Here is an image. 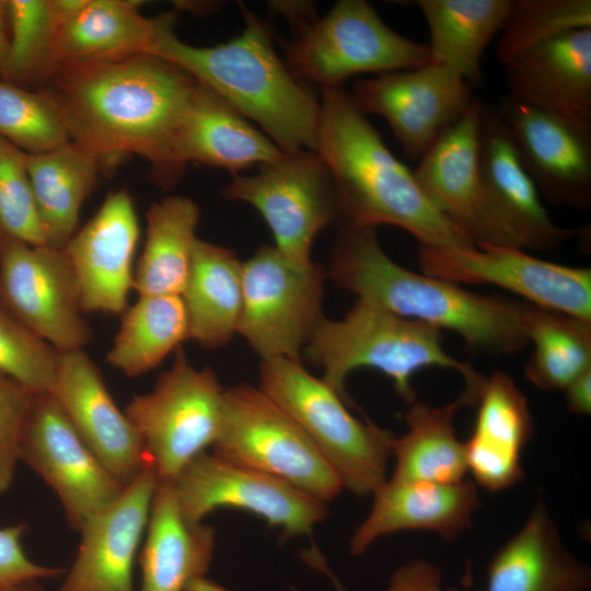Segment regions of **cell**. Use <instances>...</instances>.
I'll return each instance as SVG.
<instances>
[{
	"label": "cell",
	"mask_w": 591,
	"mask_h": 591,
	"mask_svg": "<svg viewBox=\"0 0 591 591\" xmlns=\"http://www.w3.org/2000/svg\"><path fill=\"white\" fill-rule=\"evenodd\" d=\"M198 205L184 196H166L146 212L143 250L134 269L139 296H181L192 266Z\"/></svg>",
	"instance_id": "obj_32"
},
{
	"label": "cell",
	"mask_w": 591,
	"mask_h": 591,
	"mask_svg": "<svg viewBox=\"0 0 591 591\" xmlns=\"http://www.w3.org/2000/svg\"><path fill=\"white\" fill-rule=\"evenodd\" d=\"M497 111L538 193L557 207L591 205V130L503 96Z\"/></svg>",
	"instance_id": "obj_18"
},
{
	"label": "cell",
	"mask_w": 591,
	"mask_h": 591,
	"mask_svg": "<svg viewBox=\"0 0 591 591\" xmlns=\"http://www.w3.org/2000/svg\"><path fill=\"white\" fill-rule=\"evenodd\" d=\"M590 589V568L567 549L542 499L535 501L523 525L497 551L487 567L485 591Z\"/></svg>",
	"instance_id": "obj_25"
},
{
	"label": "cell",
	"mask_w": 591,
	"mask_h": 591,
	"mask_svg": "<svg viewBox=\"0 0 591 591\" xmlns=\"http://www.w3.org/2000/svg\"><path fill=\"white\" fill-rule=\"evenodd\" d=\"M478 160L491 201L522 250L552 251L579 234V229L559 227L551 219L496 105L485 102Z\"/></svg>",
	"instance_id": "obj_22"
},
{
	"label": "cell",
	"mask_w": 591,
	"mask_h": 591,
	"mask_svg": "<svg viewBox=\"0 0 591 591\" xmlns=\"http://www.w3.org/2000/svg\"><path fill=\"white\" fill-rule=\"evenodd\" d=\"M155 24L157 18H146L137 1L76 0L57 31L50 72L61 66L147 54Z\"/></svg>",
	"instance_id": "obj_27"
},
{
	"label": "cell",
	"mask_w": 591,
	"mask_h": 591,
	"mask_svg": "<svg viewBox=\"0 0 591 591\" xmlns=\"http://www.w3.org/2000/svg\"><path fill=\"white\" fill-rule=\"evenodd\" d=\"M243 32L230 40L197 47L174 33V13L157 16L147 54L183 69L252 119L285 153L315 151L320 102L293 78L275 50L267 25L240 4Z\"/></svg>",
	"instance_id": "obj_4"
},
{
	"label": "cell",
	"mask_w": 591,
	"mask_h": 591,
	"mask_svg": "<svg viewBox=\"0 0 591 591\" xmlns=\"http://www.w3.org/2000/svg\"><path fill=\"white\" fill-rule=\"evenodd\" d=\"M442 339L439 328L357 299L341 320L323 315L303 351L322 369V380L347 402L345 381L357 369L369 368L383 373L409 405L417 396L412 384L414 375L427 368H441L460 373L465 382L461 395L468 406L476 404L485 375L449 355Z\"/></svg>",
	"instance_id": "obj_5"
},
{
	"label": "cell",
	"mask_w": 591,
	"mask_h": 591,
	"mask_svg": "<svg viewBox=\"0 0 591 591\" xmlns=\"http://www.w3.org/2000/svg\"><path fill=\"white\" fill-rule=\"evenodd\" d=\"M211 452L326 503L344 489L298 424L259 386L248 383L224 390L222 424Z\"/></svg>",
	"instance_id": "obj_8"
},
{
	"label": "cell",
	"mask_w": 591,
	"mask_h": 591,
	"mask_svg": "<svg viewBox=\"0 0 591 591\" xmlns=\"http://www.w3.org/2000/svg\"><path fill=\"white\" fill-rule=\"evenodd\" d=\"M325 271L297 264L262 245L243 263V301L237 333L262 358L300 356L322 314Z\"/></svg>",
	"instance_id": "obj_10"
},
{
	"label": "cell",
	"mask_w": 591,
	"mask_h": 591,
	"mask_svg": "<svg viewBox=\"0 0 591 591\" xmlns=\"http://www.w3.org/2000/svg\"><path fill=\"white\" fill-rule=\"evenodd\" d=\"M10 26L8 82L39 86L51 70L53 44L76 0H7Z\"/></svg>",
	"instance_id": "obj_36"
},
{
	"label": "cell",
	"mask_w": 591,
	"mask_h": 591,
	"mask_svg": "<svg viewBox=\"0 0 591 591\" xmlns=\"http://www.w3.org/2000/svg\"><path fill=\"white\" fill-rule=\"evenodd\" d=\"M328 275L358 299L457 334L471 351L512 355L530 345V303L474 293L454 282L409 270L386 255L375 229L338 228Z\"/></svg>",
	"instance_id": "obj_2"
},
{
	"label": "cell",
	"mask_w": 591,
	"mask_h": 591,
	"mask_svg": "<svg viewBox=\"0 0 591 591\" xmlns=\"http://www.w3.org/2000/svg\"><path fill=\"white\" fill-rule=\"evenodd\" d=\"M10 26L7 0H0V80L9 78Z\"/></svg>",
	"instance_id": "obj_46"
},
{
	"label": "cell",
	"mask_w": 591,
	"mask_h": 591,
	"mask_svg": "<svg viewBox=\"0 0 591 591\" xmlns=\"http://www.w3.org/2000/svg\"><path fill=\"white\" fill-rule=\"evenodd\" d=\"M20 460L58 496L68 523L80 531L124 489L78 434L51 393L37 394Z\"/></svg>",
	"instance_id": "obj_17"
},
{
	"label": "cell",
	"mask_w": 591,
	"mask_h": 591,
	"mask_svg": "<svg viewBox=\"0 0 591 591\" xmlns=\"http://www.w3.org/2000/svg\"><path fill=\"white\" fill-rule=\"evenodd\" d=\"M222 389L216 372L195 369L185 351L154 389L136 395L125 414L136 428L159 483L172 484L185 466L215 443L223 415Z\"/></svg>",
	"instance_id": "obj_9"
},
{
	"label": "cell",
	"mask_w": 591,
	"mask_h": 591,
	"mask_svg": "<svg viewBox=\"0 0 591 591\" xmlns=\"http://www.w3.org/2000/svg\"><path fill=\"white\" fill-rule=\"evenodd\" d=\"M322 92L315 151L335 185L337 228L389 224L421 246H475L429 201L414 172L390 151L350 92Z\"/></svg>",
	"instance_id": "obj_3"
},
{
	"label": "cell",
	"mask_w": 591,
	"mask_h": 591,
	"mask_svg": "<svg viewBox=\"0 0 591 591\" xmlns=\"http://www.w3.org/2000/svg\"><path fill=\"white\" fill-rule=\"evenodd\" d=\"M482 107L483 101L474 97L464 116L438 138L413 172L429 201L474 245L521 248L495 208L479 166Z\"/></svg>",
	"instance_id": "obj_15"
},
{
	"label": "cell",
	"mask_w": 591,
	"mask_h": 591,
	"mask_svg": "<svg viewBox=\"0 0 591 591\" xmlns=\"http://www.w3.org/2000/svg\"><path fill=\"white\" fill-rule=\"evenodd\" d=\"M366 519L349 540V552L359 556L381 536L402 530H422L452 542L467 530L482 501L471 479L440 484L386 479L371 494Z\"/></svg>",
	"instance_id": "obj_24"
},
{
	"label": "cell",
	"mask_w": 591,
	"mask_h": 591,
	"mask_svg": "<svg viewBox=\"0 0 591 591\" xmlns=\"http://www.w3.org/2000/svg\"><path fill=\"white\" fill-rule=\"evenodd\" d=\"M564 391L570 413L589 415L591 413V368L571 381Z\"/></svg>",
	"instance_id": "obj_45"
},
{
	"label": "cell",
	"mask_w": 591,
	"mask_h": 591,
	"mask_svg": "<svg viewBox=\"0 0 591 591\" xmlns=\"http://www.w3.org/2000/svg\"><path fill=\"white\" fill-rule=\"evenodd\" d=\"M175 155L184 170L187 163L198 162L225 169L233 175L277 161L285 153L230 103L198 82Z\"/></svg>",
	"instance_id": "obj_26"
},
{
	"label": "cell",
	"mask_w": 591,
	"mask_h": 591,
	"mask_svg": "<svg viewBox=\"0 0 591 591\" xmlns=\"http://www.w3.org/2000/svg\"><path fill=\"white\" fill-rule=\"evenodd\" d=\"M421 273L454 282L487 283L522 301L591 321V269L532 256L524 250L480 243L475 246H419Z\"/></svg>",
	"instance_id": "obj_12"
},
{
	"label": "cell",
	"mask_w": 591,
	"mask_h": 591,
	"mask_svg": "<svg viewBox=\"0 0 591 591\" xmlns=\"http://www.w3.org/2000/svg\"><path fill=\"white\" fill-rule=\"evenodd\" d=\"M350 94L361 113L382 116L405 155L418 160L475 97L463 78L433 61L358 80Z\"/></svg>",
	"instance_id": "obj_16"
},
{
	"label": "cell",
	"mask_w": 591,
	"mask_h": 591,
	"mask_svg": "<svg viewBox=\"0 0 591 591\" xmlns=\"http://www.w3.org/2000/svg\"><path fill=\"white\" fill-rule=\"evenodd\" d=\"M188 339V321L181 296H139L123 312L119 329L106 356L127 376L157 368Z\"/></svg>",
	"instance_id": "obj_34"
},
{
	"label": "cell",
	"mask_w": 591,
	"mask_h": 591,
	"mask_svg": "<svg viewBox=\"0 0 591 591\" xmlns=\"http://www.w3.org/2000/svg\"><path fill=\"white\" fill-rule=\"evenodd\" d=\"M102 164L96 154L71 140L47 152L26 153L46 245L63 248L76 233L81 207L96 184Z\"/></svg>",
	"instance_id": "obj_30"
},
{
	"label": "cell",
	"mask_w": 591,
	"mask_h": 591,
	"mask_svg": "<svg viewBox=\"0 0 591 591\" xmlns=\"http://www.w3.org/2000/svg\"><path fill=\"white\" fill-rule=\"evenodd\" d=\"M466 406L460 395L444 406L414 401L404 415L407 431L394 437L392 456L395 470L392 479L440 484L465 479L467 467L464 444L453 425L459 409Z\"/></svg>",
	"instance_id": "obj_33"
},
{
	"label": "cell",
	"mask_w": 591,
	"mask_h": 591,
	"mask_svg": "<svg viewBox=\"0 0 591 591\" xmlns=\"http://www.w3.org/2000/svg\"><path fill=\"white\" fill-rule=\"evenodd\" d=\"M473 432L465 445L501 454L521 456L534 433L529 402L513 379L495 371L480 386Z\"/></svg>",
	"instance_id": "obj_37"
},
{
	"label": "cell",
	"mask_w": 591,
	"mask_h": 591,
	"mask_svg": "<svg viewBox=\"0 0 591 591\" xmlns=\"http://www.w3.org/2000/svg\"><path fill=\"white\" fill-rule=\"evenodd\" d=\"M140 228L126 189L109 193L97 212L63 247L83 313L123 314L134 290V257Z\"/></svg>",
	"instance_id": "obj_20"
},
{
	"label": "cell",
	"mask_w": 591,
	"mask_h": 591,
	"mask_svg": "<svg viewBox=\"0 0 591 591\" xmlns=\"http://www.w3.org/2000/svg\"><path fill=\"white\" fill-rule=\"evenodd\" d=\"M0 137L26 153H43L70 141L46 93L0 80Z\"/></svg>",
	"instance_id": "obj_39"
},
{
	"label": "cell",
	"mask_w": 591,
	"mask_h": 591,
	"mask_svg": "<svg viewBox=\"0 0 591 591\" xmlns=\"http://www.w3.org/2000/svg\"><path fill=\"white\" fill-rule=\"evenodd\" d=\"M429 31L430 61L479 86L485 50L501 31L511 0H417Z\"/></svg>",
	"instance_id": "obj_31"
},
{
	"label": "cell",
	"mask_w": 591,
	"mask_h": 591,
	"mask_svg": "<svg viewBox=\"0 0 591 591\" xmlns=\"http://www.w3.org/2000/svg\"><path fill=\"white\" fill-rule=\"evenodd\" d=\"M159 480L150 464L80 529L81 543L57 591H134L132 568Z\"/></svg>",
	"instance_id": "obj_19"
},
{
	"label": "cell",
	"mask_w": 591,
	"mask_h": 591,
	"mask_svg": "<svg viewBox=\"0 0 591 591\" xmlns=\"http://www.w3.org/2000/svg\"><path fill=\"white\" fill-rule=\"evenodd\" d=\"M385 591L447 590L442 587V569L438 565L425 559H415L393 572Z\"/></svg>",
	"instance_id": "obj_44"
},
{
	"label": "cell",
	"mask_w": 591,
	"mask_h": 591,
	"mask_svg": "<svg viewBox=\"0 0 591 591\" xmlns=\"http://www.w3.org/2000/svg\"><path fill=\"white\" fill-rule=\"evenodd\" d=\"M259 387L302 429L336 472L343 487L359 497L386 480L394 436L355 417L343 398L301 361L262 360Z\"/></svg>",
	"instance_id": "obj_6"
},
{
	"label": "cell",
	"mask_w": 591,
	"mask_h": 591,
	"mask_svg": "<svg viewBox=\"0 0 591 591\" xmlns=\"http://www.w3.org/2000/svg\"><path fill=\"white\" fill-rule=\"evenodd\" d=\"M178 509L190 524L220 508L248 511L286 537L311 534L328 513L326 502L270 475L212 452L189 462L172 483Z\"/></svg>",
	"instance_id": "obj_13"
},
{
	"label": "cell",
	"mask_w": 591,
	"mask_h": 591,
	"mask_svg": "<svg viewBox=\"0 0 591 591\" xmlns=\"http://www.w3.org/2000/svg\"><path fill=\"white\" fill-rule=\"evenodd\" d=\"M198 81L151 54L55 68L38 90L57 107L70 140L102 162L136 154L167 189L182 177L176 141Z\"/></svg>",
	"instance_id": "obj_1"
},
{
	"label": "cell",
	"mask_w": 591,
	"mask_h": 591,
	"mask_svg": "<svg viewBox=\"0 0 591 591\" xmlns=\"http://www.w3.org/2000/svg\"><path fill=\"white\" fill-rule=\"evenodd\" d=\"M0 228L32 245L46 244L26 167V152L0 137Z\"/></svg>",
	"instance_id": "obj_41"
},
{
	"label": "cell",
	"mask_w": 591,
	"mask_h": 591,
	"mask_svg": "<svg viewBox=\"0 0 591 591\" xmlns=\"http://www.w3.org/2000/svg\"><path fill=\"white\" fill-rule=\"evenodd\" d=\"M59 354L0 304V373L36 394L54 386Z\"/></svg>",
	"instance_id": "obj_40"
},
{
	"label": "cell",
	"mask_w": 591,
	"mask_h": 591,
	"mask_svg": "<svg viewBox=\"0 0 591 591\" xmlns=\"http://www.w3.org/2000/svg\"><path fill=\"white\" fill-rule=\"evenodd\" d=\"M526 331L533 352L524 376L540 390H565L591 368V321L530 303Z\"/></svg>",
	"instance_id": "obj_35"
},
{
	"label": "cell",
	"mask_w": 591,
	"mask_h": 591,
	"mask_svg": "<svg viewBox=\"0 0 591 591\" xmlns=\"http://www.w3.org/2000/svg\"><path fill=\"white\" fill-rule=\"evenodd\" d=\"M1 591H43L37 580L24 581L0 588Z\"/></svg>",
	"instance_id": "obj_47"
},
{
	"label": "cell",
	"mask_w": 591,
	"mask_h": 591,
	"mask_svg": "<svg viewBox=\"0 0 591 591\" xmlns=\"http://www.w3.org/2000/svg\"><path fill=\"white\" fill-rule=\"evenodd\" d=\"M1 591V590H0Z\"/></svg>",
	"instance_id": "obj_48"
},
{
	"label": "cell",
	"mask_w": 591,
	"mask_h": 591,
	"mask_svg": "<svg viewBox=\"0 0 591 591\" xmlns=\"http://www.w3.org/2000/svg\"><path fill=\"white\" fill-rule=\"evenodd\" d=\"M25 531L23 523L0 529V588L65 572L59 567L38 565L26 556L21 543Z\"/></svg>",
	"instance_id": "obj_43"
},
{
	"label": "cell",
	"mask_w": 591,
	"mask_h": 591,
	"mask_svg": "<svg viewBox=\"0 0 591 591\" xmlns=\"http://www.w3.org/2000/svg\"><path fill=\"white\" fill-rule=\"evenodd\" d=\"M215 549V531L182 515L173 486L155 489L139 563L140 591H187L208 571Z\"/></svg>",
	"instance_id": "obj_28"
},
{
	"label": "cell",
	"mask_w": 591,
	"mask_h": 591,
	"mask_svg": "<svg viewBox=\"0 0 591 591\" xmlns=\"http://www.w3.org/2000/svg\"><path fill=\"white\" fill-rule=\"evenodd\" d=\"M243 262L234 251L197 239L185 288L188 339L225 346L237 333L243 301Z\"/></svg>",
	"instance_id": "obj_29"
},
{
	"label": "cell",
	"mask_w": 591,
	"mask_h": 591,
	"mask_svg": "<svg viewBox=\"0 0 591 591\" xmlns=\"http://www.w3.org/2000/svg\"><path fill=\"white\" fill-rule=\"evenodd\" d=\"M283 61L294 79L325 90L360 73L422 67L430 51L391 28L367 1L339 0L322 19L297 26Z\"/></svg>",
	"instance_id": "obj_7"
},
{
	"label": "cell",
	"mask_w": 591,
	"mask_h": 591,
	"mask_svg": "<svg viewBox=\"0 0 591 591\" xmlns=\"http://www.w3.org/2000/svg\"><path fill=\"white\" fill-rule=\"evenodd\" d=\"M582 28H591L590 0H511L497 58L506 65L533 47Z\"/></svg>",
	"instance_id": "obj_38"
},
{
	"label": "cell",
	"mask_w": 591,
	"mask_h": 591,
	"mask_svg": "<svg viewBox=\"0 0 591 591\" xmlns=\"http://www.w3.org/2000/svg\"><path fill=\"white\" fill-rule=\"evenodd\" d=\"M0 304L58 351L83 349L91 340L63 248L32 245L1 228Z\"/></svg>",
	"instance_id": "obj_14"
},
{
	"label": "cell",
	"mask_w": 591,
	"mask_h": 591,
	"mask_svg": "<svg viewBox=\"0 0 591 591\" xmlns=\"http://www.w3.org/2000/svg\"><path fill=\"white\" fill-rule=\"evenodd\" d=\"M58 354L49 393L103 466L128 485L149 464L136 428L116 406L101 371L83 349Z\"/></svg>",
	"instance_id": "obj_21"
},
{
	"label": "cell",
	"mask_w": 591,
	"mask_h": 591,
	"mask_svg": "<svg viewBox=\"0 0 591 591\" xmlns=\"http://www.w3.org/2000/svg\"><path fill=\"white\" fill-rule=\"evenodd\" d=\"M503 67L509 96L591 130V28L560 35Z\"/></svg>",
	"instance_id": "obj_23"
},
{
	"label": "cell",
	"mask_w": 591,
	"mask_h": 591,
	"mask_svg": "<svg viewBox=\"0 0 591 591\" xmlns=\"http://www.w3.org/2000/svg\"><path fill=\"white\" fill-rule=\"evenodd\" d=\"M253 175L233 174L227 199L253 206L269 227L275 247L297 264H310L315 236L337 223V195L316 151L302 150L262 164Z\"/></svg>",
	"instance_id": "obj_11"
},
{
	"label": "cell",
	"mask_w": 591,
	"mask_h": 591,
	"mask_svg": "<svg viewBox=\"0 0 591 591\" xmlns=\"http://www.w3.org/2000/svg\"><path fill=\"white\" fill-rule=\"evenodd\" d=\"M37 394L0 373V494L14 479L21 441Z\"/></svg>",
	"instance_id": "obj_42"
}]
</instances>
